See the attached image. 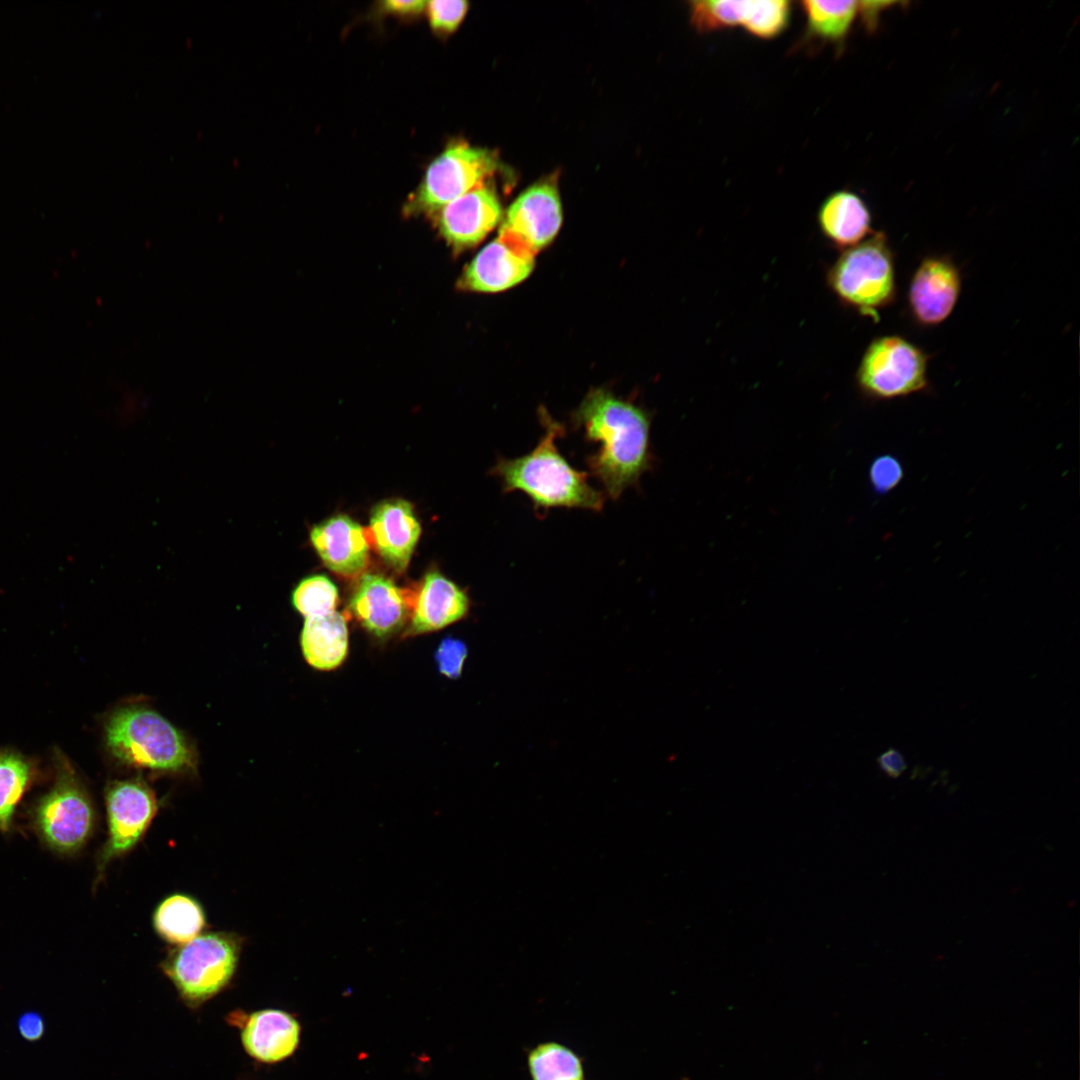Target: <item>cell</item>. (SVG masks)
<instances>
[{"mask_svg":"<svg viewBox=\"0 0 1080 1080\" xmlns=\"http://www.w3.org/2000/svg\"><path fill=\"white\" fill-rule=\"evenodd\" d=\"M904 477L901 462L893 455H881L873 460L869 468L871 487L878 495H883L896 488Z\"/></svg>","mask_w":1080,"mask_h":1080,"instance_id":"83f0119b","label":"cell"},{"mask_svg":"<svg viewBox=\"0 0 1080 1080\" xmlns=\"http://www.w3.org/2000/svg\"><path fill=\"white\" fill-rule=\"evenodd\" d=\"M961 288L960 269L950 256L925 257L908 287V307L913 319L924 327L943 323L954 311Z\"/></svg>","mask_w":1080,"mask_h":1080,"instance_id":"30bf717a","label":"cell"},{"mask_svg":"<svg viewBox=\"0 0 1080 1080\" xmlns=\"http://www.w3.org/2000/svg\"><path fill=\"white\" fill-rule=\"evenodd\" d=\"M561 222L562 210L555 185L540 183L513 202L500 231L536 255L554 239Z\"/></svg>","mask_w":1080,"mask_h":1080,"instance_id":"5bb4252c","label":"cell"},{"mask_svg":"<svg viewBox=\"0 0 1080 1080\" xmlns=\"http://www.w3.org/2000/svg\"><path fill=\"white\" fill-rule=\"evenodd\" d=\"M584 438L598 444L585 458L590 474L606 495L618 500L655 462L650 445L651 419L642 408L604 389H593L572 415Z\"/></svg>","mask_w":1080,"mask_h":1080,"instance_id":"6da1fadb","label":"cell"},{"mask_svg":"<svg viewBox=\"0 0 1080 1080\" xmlns=\"http://www.w3.org/2000/svg\"><path fill=\"white\" fill-rule=\"evenodd\" d=\"M929 356L900 335L873 339L856 371L859 391L870 400H891L927 390Z\"/></svg>","mask_w":1080,"mask_h":1080,"instance_id":"52a82bcc","label":"cell"},{"mask_svg":"<svg viewBox=\"0 0 1080 1080\" xmlns=\"http://www.w3.org/2000/svg\"><path fill=\"white\" fill-rule=\"evenodd\" d=\"M826 284L842 306L878 321L879 312L894 302L897 291L895 257L887 236L873 232L841 251L826 272Z\"/></svg>","mask_w":1080,"mask_h":1080,"instance_id":"5b68a950","label":"cell"},{"mask_svg":"<svg viewBox=\"0 0 1080 1080\" xmlns=\"http://www.w3.org/2000/svg\"><path fill=\"white\" fill-rule=\"evenodd\" d=\"M156 934L172 946L185 944L207 927V917L201 903L186 893H173L163 898L152 914Z\"/></svg>","mask_w":1080,"mask_h":1080,"instance_id":"44dd1931","label":"cell"},{"mask_svg":"<svg viewBox=\"0 0 1080 1080\" xmlns=\"http://www.w3.org/2000/svg\"><path fill=\"white\" fill-rule=\"evenodd\" d=\"M541 418L544 434L538 444L520 457L499 458L493 467L491 472L501 480L503 491L523 492L536 512L552 508L602 511L604 493L591 486L587 473L575 469L557 448L564 427L545 413Z\"/></svg>","mask_w":1080,"mask_h":1080,"instance_id":"7a4b0ae2","label":"cell"},{"mask_svg":"<svg viewBox=\"0 0 1080 1080\" xmlns=\"http://www.w3.org/2000/svg\"><path fill=\"white\" fill-rule=\"evenodd\" d=\"M528 1066L533 1080H584L578 1056L555 1042L534 1048L529 1053Z\"/></svg>","mask_w":1080,"mask_h":1080,"instance_id":"cb8c5ba5","label":"cell"},{"mask_svg":"<svg viewBox=\"0 0 1080 1080\" xmlns=\"http://www.w3.org/2000/svg\"><path fill=\"white\" fill-rule=\"evenodd\" d=\"M244 938L227 931H206L173 946L160 963L179 998L197 1009L224 991L238 969Z\"/></svg>","mask_w":1080,"mask_h":1080,"instance_id":"277c9868","label":"cell"},{"mask_svg":"<svg viewBox=\"0 0 1080 1080\" xmlns=\"http://www.w3.org/2000/svg\"><path fill=\"white\" fill-rule=\"evenodd\" d=\"M30 816L39 840L60 856L83 850L96 827L92 799L66 760L59 761L52 787L37 800Z\"/></svg>","mask_w":1080,"mask_h":1080,"instance_id":"8992f818","label":"cell"},{"mask_svg":"<svg viewBox=\"0 0 1080 1080\" xmlns=\"http://www.w3.org/2000/svg\"><path fill=\"white\" fill-rule=\"evenodd\" d=\"M413 600L391 579L366 573L359 579L348 608L358 623L384 640L399 632L410 618Z\"/></svg>","mask_w":1080,"mask_h":1080,"instance_id":"8fae6325","label":"cell"},{"mask_svg":"<svg viewBox=\"0 0 1080 1080\" xmlns=\"http://www.w3.org/2000/svg\"><path fill=\"white\" fill-rule=\"evenodd\" d=\"M535 254L510 235L486 245L466 267L461 287L477 292H499L526 279L534 267Z\"/></svg>","mask_w":1080,"mask_h":1080,"instance_id":"4fadbf2b","label":"cell"},{"mask_svg":"<svg viewBox=\"0 0 1080 1080\" xmlns=\"http://www.w3.org/2000/svg\"><path fill=\"white\" fill-rule=\"evenodd\" d=\"M791 3L787 0H755L752 16L745 30L761 39H773L787 28Z\"/></svg>","mask_w":1080,"mask_h":1080,"instance_id":"4316f807","label":"cell"},{"mask_svg":"<svg viewBox=\"0 0 1080 1080\" xmlns=\"http://www.w3.org/2000/svg\"><path fill=\"white\" fill-rule=\"evenodd\" d=\"M495 168V159L485 150L464 144L450 146L428 167L412 209L439 210L483 183Z\"/></svg>","mask_w":1080,"mask_h":1080,"instance_id":"9c48e42d","label":"cell"},{"mask_svg":"<svg viewBox=\"0 0 1080 1080\" xmlns=\"http://www.w3.org/2000/svg\"><path fill=\"white\" fill-rule=\"evenodd\" d=\"M806 16V33L824 42L843 41L858 13L856 1L806 0L801 3Z\"/></svg>","mask_w":1080,"mask_h":1080,"instance_id":"603a6c76","label":"cell"},{"mask_svg":"<svg viewBox=\"0 0 1080 1080\" xmlns=\"http://www.w3.org/2000/svg\"><path fill=\"white\" fill-rule=\"evenodd\" d=\"M36 770L32 762L13 751H0V832L8 834L14 826L16 808L33 783Z\"/></svg>","mask_w":1080,"mask_h":1080,"instance_id":"7402d4cb","label":"cell"},{"mask_svg":"<svg viewBox=\"0 0 1080 1080\" xmlns=\"http://www.w3.org/2000/svg\"><path fill=\"white\" fill-rule=\"evenodd\" d=\"M311 543L324 564L345 577L361 574L368 563L369 544L364 529L350 517L339 514L315 525Z\"/></svg>","mask_w":1080,"mask_h":1080,"instance_id":"e0dca14e","label":"cell"},{"mask_svg":"<svg viewBox=\"0 0 1080 1080\" xmlns=\"http://www.w3.org/2000/svg\"><path fill=\"white\" fill-rule=\"evenodd\" d=\"M426 9L430 24L435 30L451 32L462 21L467 10V3L456 0H435L427 2Z\"/></svg>","mask_w":1080,"mask_h":1080,"instance_id":"f1b7e54d","label":"cell"},{"mask_svg":"<svg viewBox=\"0 0 1080 1080\" xmlns=\"http://www.w3.org/2000/svg\"><path fill=\"white\" fill-rule=\"evenodd\" d=\"M303 656L313 668L329 671L340 666L348 653L345 617L332 613L306 618L300 635Z\"/></svg>","mask_w":1080,"mask_h":1080,"instance_id":"ffe728a7","label":"cell"},{"mask_svg":"<svg viewBox=\"0 0 1080 1080\" xmlns=\"http://www.w3.org/2000/svg\"><path fill=\"white\" fill-rule=\"evenodd\" d=\"M467 657V648L463 641L446 637L438 645L435 662L438 671L450 679H457Z\"/></svg>","mask_w":1080,"mask_h":1080,"instance_id":"f546056e","label":"cell"},{"mask_svg":"<svg viewBox=\"0 0 1080 1080\" xmlns=\"http://www.w3.org/2000/svg\"><path fill=\"white\" fill-rule=\"evenodd\" d=\"M107 837L96 857L97 885L108 865L142 841L159 805L151 787L140 778L116 780L105 791Z\"/></svg>","mask_w":1080,"mask_h":1080,"instance_id":"ba28073f","label":"cell"},{"mask_svg":"<svg viewBox=\"0 0 1080 1080\" xmlns=\"http://www.w3.org/2000/svg\"><path fill=\"white\" fill-rule=\"evenodd\" d=\"M752 1L700 0L690 3V20L697 32L708 33L735 26H746L752 13Z\"/></svg>","mask_w":1080,"mask_h":1080,"instance_id":"d4e9b609","label":"cell"},{"mask_svg":"<svg viewBox=\"0 0 1080 1080\" xmlns=\"http://www.w3.org/2000/svg\"><path fill=\"white\" fill-rule=\"evenodd\" d=\"M877 762L882 772L891 778L899 777L907 767L902 753L894 748L882 753Z\"/></svg>","mask_w":1080,"mask_h":1080,"instance_id":"4dcf8cb0","label":"cell"},{"mask_svg":"<svg viewBox=\"0 0 1080 1080\" xmlns=\"http://www.w3.org/2000/svg\"><path fill=\"white\" fill-rule=\"evenodd\" d=\"M817 223L824 238L840 251L859 244L874 232L867 204L849 190L835 191L822 201Z\"/></svg>","mask_w":1080,"mask_h":1080,"instance_id":"d6986e66","label":"cell"},{"mask_svg":"<svg viewBox=\"0 0 1080 1080\" xmlns=\"http://www.w3.org/2000/svg\"><path fill=\"white\" fill-rule=\"evenodd\" d=\"M338 599L337 587L324 575L304 578L291 596L293 607L305 618L334 612Z\"/></svg>","mask_w":1080,"mask_h":1080,"instance_id":"484cf974","label":"cell"},{"mask_svg":"<svg viewBox=\"0 0 1080 1080\" xmlns=\"http://www.w3.org/2000/svg\"><path fill=\"white\" fill-rule=\"evenodd\" d=\"M230 1025L240 1032L246 1054L264 1064H275L292 1056L300 1042L301 1026L290 1013L274 1008L246 1013L232 1011Z\"/></svg>","mask_w":1080,"mask_h":1080,"instance_id":"7c38bea8","label":"cell"},{"mask_svg":"<svg viewBox=\"0 0 1080 1080\" xmlns=\"http://www.w3.org/2000/svg\"><path fill=\"white\" fill-rule=\"evenodd\" d=\"M19 1030L24 1038L35 1040L43 1032V1022L38 1015L26 1014L19 1021Z\"/></svg>","mask_w":1080,"mask_h":1080,"instance_id":"d6a6232c","label":"cell"},{"mask_svg":"<svg viewBox=\"0 0 1080 1080\" xmlns=\"http://www.w3.org/2000/svg\"><path fill=\"white\" fill-rule=\"evenodd\" d=\"M467 594L437 571L427 573L413 600L406 636L435 632L466 616Z\"/></svg>","mask_w":1080,"mask_h":1080,"instance_id":"ac0fdd59","label":"cell"},{"mask_svg":"<svg viewBox=\"0 0 1080 1080\" xmlns=\"http://www.w3.org/2000/svg\"><path fill=\"white\" fill-rule=\"evenodd\" d=\"M426 4L420 0H390L383 3V8L397 14H414L426 8Z\"/></svg>","mask_w":1080,"mask_h":1080,"instance_id":"1f68e13d","label":"cell"},{"mask_svg":"<svg viewBox=\"0 0 1080 1080\" xmlns=\"http://www.w3.org/2000/svg\"><path fill=\"white\" fill-rule=\"evenodd\" d=\"M420 533V523L409 502L388 499L373 508L370 539L383 561L395 571L407 568Z\"/></svg>","mask_w":1080,"mask_h":1080,"instance_id":"2e32d148","label":"cell"},{"mask_svg":"<svg viewBox=\"0 0 1080 1080\" xmlns=\"http://www.w3.org/2000/svg\"><path fill=\"white\" fill-rule=\"evenodd\" d=\"M441 235L455 249L477 245L494 229L502 211L497 196L484 183L438 210Z\"/></svg>","mask_w":1080,"mask_h":1080,"instance_id":"9a60e30c","label":"cell"},{"mask_svg":"<svg viewBox=\"0 0 1080 1080\" xmlns=\"http://www.w3.org/2000/svg\"><path fill=\"white\" fill-rule=\"evenodd\" d=\"M105 741L114 758L128 767L176 774L196 769V751L184 734L147 707L116 710L106 722Z\"/></svg>","mask_w":1080,"mask_h":1080,"instance_id":"3957f363","label":"cell"}]
</instances>
